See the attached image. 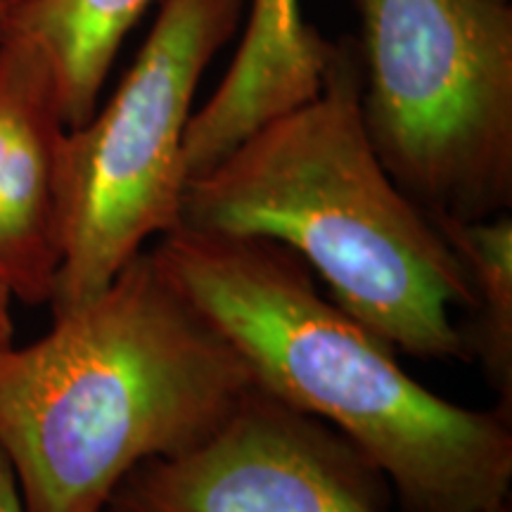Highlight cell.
Returning <instances> with one entry per match:
<instances>
[{
    "label": "cell",
    "mask_w": 512,
    "mask_h": 512,
    "mask_svg": "<svg viewBox=\"0 0 512 512\" xmlns=\"http://www.w3.org/2000/svg\"><path fill=\"white\" fill-rule=\"evenodd\" d=\"M12 297L10 287L0 278V349L12 344V335H15V320H12Z\"/></svg>",
    "instance_id": "7c38bea8"
},
{
    "label": "cell",
    "mask_w": 512,
    "mask_h": 512,
    "mask_svg": "<svg viewBox=\"0 0 512 512\" xmlns=\"http://www.w3.org/2000/svg\"><path fill=\"white\" fill-rule=\"evenodd\" d=\"M392 501L361 448L254 384L211 437L128 472L105 512H389Z\"/></svg>",
    "instance_id": "8992f818"
},
{
    "label": "cell",
    "mask_w": 512,
    "mask_h": 512,
    "mask_svg": "<svg viewBox=\"0 0 512 512\" xmlns=\"http://www.w3.org/2000/svg\"><path fill=\"white\" fill-rule=\"evenodd\" d=\"M0 512H24L15 482V472H12L3 451H0Z\"/></svg>",
    "instance_id": "8fae6325"
},
{
    "label": "cell",
    "mask_w": 512,
    "mask_h": 512,
    "mask_svg": "<svg viewBox=\"0 0 512 512\" xmlns=\"http://www.w3.org/2000/svg\"><path fill=\"white\" fill-rule=\"evenodd\" d=\"M233 62L185 131L188 181L221 162L242 140L316 98L335 43L306 22L302 0H247Z\"/></svg>",
    "instance_id": "ba28073f"
},
{
    "label": "cell",
    "mask_w": 512,
    "mask_h": 512,
    "mask_svg": "<svg viewBox=\"0 0 512 512\" xmlns=\"http://www.w3.org/2000/svg\"><path fill=\"white\" fill-rule=\"evenodd\" d=\"M467 275L472 309L463 330L470 361H479L512 413V216L460 221L432 216Z\"/></svg>",
    "instance_id": "30bf717a"
},
{
    "label": "cell",
    "mask_w": 512,
    "mask_h": 512,
    "mask_svg": "<svg viewBox=\"0 0 512 512\" xmlns=\"http://www.w3.org/2000/svg\"><path fill=\"white\" fill-rule=\"evenodd\" d=\"M150 256L256 387L366 453L401 512H484L508 501L512 413L430 392L392 344L318 290L290 249L176 226Z\"/></svg>",
    "instance_id": "6da1fadb"
},
{
    "label": "cell",
    "mask_w": 512,
    "mask_h": 512,
    "mask_svg": "<svg viewBox=\"0 0 512 512\" xmlns=\"http://www.w3.org/2000/svg\"><path fill=\"white\" fill-rule=\"evenodd\" d=\"M361 119L392 181L427 214L512 207L510 0H349Z\"/></svg>",
    "instance_id": "277c9868"
},
{
    "label": "cell",
    "mask_w": 512,
    "mask_h": 512,
    "mask_svg": "<svg viewBox=\"0 0 512 512\" xmlns=\"http://www.w3.org/2000/svg\"><path fill=\"white\" fill-rule=\"evenodd\" d=\"M0 3H3V5H8V8H10V5H15V3H22V0H0Z\"/></svg>",
    "instance_id": "9a60e30c"
},
{
    "label": "cell",
    "mask_w": 512,
    "mask_h": 512,
    "mask_svg": "<svg viewBox=\"0 0 512 512\" xmlns=\"http://www.w3.org/2000/svg\"><path fill=\"white\" fill-rule=\"evenodd\" d=\"M247 0H162L117 91L69 128L60 164L62 261L53 313L105 290L145 242L181 223L197 86Z\"/></svg>",
    "instance_id": "5b68a950"
},
{
    "label": "cell",
    "mask_w": 512,
    "mask_h": 512,
    "mask_svg": "<svg viewBox=\"0 0 512 512\" xmlns=\"http://www.w3.org/2000/svg\"><path fill=\"white\" fill-rule=\"evenodd\" d=\"M5 12H8V5H3V3H0V22H3Z\"/></svg>",
    "instance_id": "5bb4252c"
},
{
    "label": "cell",
    "mask_w": 512,
    "mask_h": 512,
    "mask_svg": "<svg viewBox=\"0 0 512 512\" xmlns=\"http://www.w3.org/2000/svg\"><path fill=\"white\" fill-rule=\"evenodd\" d=\"M155 0H22L0 29L24 34L46 50L60 83L67 128L81 126L98 100L121 43Z\"/></svg>",
    "instance_id": "9c48e42d"
},
{
    "label": "cell",
    "mask_w": 512,
    "mask_h": 512,
    "mask_svg": "<svg viewBox=\"0 0 512 512\" xmlns=\"http://www.w3.org/2000/svg\"><path fill=\"white\" fill-rule=\"evenodd\" d=\"M60 83L34 38L0 29V278L19 302L50 304L62 261Z\"/></svg>",
    "instance_id": "52a82bcc"
},
{
    "label": "cell",
    "mask_w": 512,
    "mask_h": 512,
    "mask_svg": "<svg viewBox=\"0 0 512 512\" xmlns=\"http://www.w3.org/2000/svg\"><path fill=\"white\" fill-rule=\"evenodd\" d=\"M484 512H510V503H508V501H503V503L494 505V508H486Z\"/></svg>",
    "instance_id": "4fadbf2b"
},
{
    "label": "cell",
    "mask_w": 512,
    "mask_h": 512,
    "mask_svg": "<svg viewBox=\"0 0 512 512\" xmlns=\"http://www.w3.org/2000/svg\"><path fill=\"white\" fill-rule=\"evenodd\" d=\"M53 318L0 349V451L24 512H105L128 472L211 437L254 389L147 249Z\"/></svg>",
    "instance_id": "7a4b0ae2"
},
{
    "label": "cell",
    "mask_w": 512,
    "mask_h": 512,
    "mask_svg": "<svg viewBox=\"0 0 512 512\" xmlns=\"http://www.w3.org/2000/svg\"><path fill=\"white\" fill-rule=\"evenodd\" d=\"M271 240L328 287L339 309L396 351L470 361L453 309H472L456 252L392 181L361 119L356 36L335 41L316 98L273 119L185 185L181 223Z\"/></svg>",
    "instance_id": "3957f363"
}]
</instances>
